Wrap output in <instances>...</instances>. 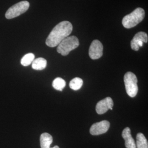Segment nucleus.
<instances>
[{
    "label": "nucleus",
    "mask_w": 148,
    "mask_h": 148,
    "mask_svg": "<svg viewBox=\"0 0 148 148\" xmlns=\"http://www.w3.org/2000/svg\"><path fill=\"white\" fill-rule=\"evenodd\" d=\"M59 148L58 146H57V145H56V146H54L53 148Z\"/></svg>",
    "instance_id": "nucleus-17"
},
{
    "label": "nucleus",
    "mask_w": 148,
    "mask_h": 148,
    "mask_svg": "<svg viewBox=\"0 0 148 148\" xmlns=\"http://www.w3.org/2000/svg\"><path fill=\"white\" fill-rule=\"evenodd\" d=\"M137 140L136 142V148H148V143L144 135L142 133H138L136 137Z\"/></svg>",
    "instance_id": "nucleus-13"
},
{
    "label": "nucleus",
    "mask_w": 148,
    "mask_h": 148,
    "mask_svg": "<svg viewBox=\"0 0 148 148\" xmlns=\"http://www.w3.org/2000/svg\"><path fill=\"white\" fill-rule=\"evenodd\" d=\"M148 41V35L143 32L137 33L131 41V47L133 50L138 51L139 48L142 47L143 43H147Z\"/></svg>",
    "instance_id": "nucleus-7"
},
{
    "label": "nucleus",
    "mask_w": 148,
    "mask_h": 148,
    "mask_svg": "<svg viewBox=\"0 0 148 148\" xmlns=\"http://www.w3.org/2000/svg\"><path fill=\"white\" fill-rule=\"evenodd\" d=\"M52 86L55 90L62 91L66 86V82L63 79L57 77L53 80Z\"/></svg>",
    "instance_id": "nucleus-14"
},
{
    "label": "nucleus",
    "mask_w": 148,
    "mask_h": 148,
    "mask_svg": "<svg viewBox=\"0 0 148 148\" xmlns=\"http://www.w3.org/2000/svg\"><path fill=\"white\" fill-rule=\"evenodd\" d=\"M47 66V60L43 58L34 59L32 63V68L36 70H42Z\"/></svg>",
    "instance_id": "nucleus-12"
},
{
    "label": "nucleus",
    "mask_w": 148,
    "mask_h": 148,
    "mask_svg": "<svg viewBox=\"0 0 148 148\" xmlns=\"http://www.w3.org/2000/svg\"><path fill=\"white\" fill-rule=\"evenodd\" d=\"M103 46L101 41L98 40H93L89 48V56L93 60L99 59L103 54Z\"/></svg>",
    "instance_id": "nucleus-6"
},
{
    "label": "nucleus",
    "mask_w": 148,
    "mask_h": 148,
    "mask_svg": "<svg viewBox=\"0 0 148 148\" xmlns=\"http://www.w3.org/2000/svg\"><path fill=\"white\" fill-rule=\"evenodd\" d=\"M145 17V11L142 8H137L132 13L125 16L122 23L124 27L131 29L136 27L139 23L143 21Z\"/></svg>",
    "instance_id": "nucleus-2"
},
{
    "label": "nucleus",
    "mask_w": 148,
    "mask_h": 148,
    "mask_svg": "<svg viewBox=\"0 0 148 148\" xmlns=\"http://www.w3.org/2000/svg\"><path fill=\"white\" fill-rule=\"evenodd\" d=\"M83 85V80L79 77H75L71 80L69 84L70 88L74 90H79Z\"/></svg>",
    "instance_id": "nucleus-15"
},
{
    "label": "nucleus",
    "mask_w": 148,
    "mask_h": 148,
    "mask_svg": "<svg viewBox=\"0 0 148 148\" xmlns=\"http://www.w3.org/2000/svg\"><path fill=\"white\" fill-rule=\"evenodd\" d=\"M72 31L73 25L70 22L61 21L50 32L46 39V44L50 47H56L64 38L68 37Z\"/></svg>",
    "instance_id": "nucleus-1"
},
{
    "label": "nucleus",
    "mask_w": 148,
    "mask_h": 148,
    "mask_svg": "<svg viewBox=\"0 0 148 148\" xmlns=\"http://www.w3.org/2000/svg\"><path fill=\"white\" fill-rule=\"evenodd\" d=\"M30 6V3L27 1L18 2L11 7L5 13V18L10 19L14 18L27 12Z\"/></svg>",
    "instance_id": "nucleus-5"
},
{
    "label": "nucleus",
    "mask_w": 148,
    "mask_h": 148,
    "mask_svg": "<svg viewBox=\"0 0 148 148\" xmlns=\"http://www.w3.org/2000/svg\"><path fill=\"white\" fill-rule=\"evenodd\" d=\"M122 137L125 140L126 148H137L136 142L131 135V131L129 127L125 128L122 133Z\"/></svg>",
    "instance_id": "nucleus-10"
},
{
    "label": "nucleus",
    "mask_w": 148,
    "mask_h": 148,
    "mask_svg": "<svg viewBox=\"0 0 148 148\" xmlns=\"http://www.w3.org/2000/svg\"><path fill=\"white\" fill-rule=\"evenodd\" d=\"M123 80L127 95L132 98L136 97L138 91V79L136 75L132 72H127L124 76Z\"/></svg>",
    "instance_id": "nucleus-4"
},
{
    "label": "nucleus",
    "mask_w": 148,
    "mask_h": 148,
    "mask_svg": "<svg viewBox=\"0 0 148 148\" xmlns=\"http://www.w3.org/2000/svg\"><path fill=\"white\" fill-rule=\"evenodd\" d=\"M53 142L52 136L48 133H43L40 136V145L41 148H49Z\"/></svg>",
    "instance_id": "nucleus-11"
},
{
    "label": "nucleus",
    "mask_w": 148,
    "mask_h": 148,
    "mask_svg": "<svg viewBox=\"0 0 148 148\" xmlns=\"http://www.w3.org/2000/svg\"><path fill=\"white\" fill-rule=\"evenodd\" d=\"M110 125V122L106 120L95 123L90 128V133L93 136H98L104 134L108 131Z\"/></svg>",
    "instance_id": "nucleus-8"
},
{
    "label": "nucleus",
    "mask_w": 148,
    "mask_h": 148,
    "mask_svg": "<svg viewBox=\"0 0 148 148\" xmlns=\"http://www.w3.org/2000/svg\"><path fill=\"white\" fill-rule=\"evenodd\" d=\"M35 59V55L33 53H27L21 59V63L24 66L30 65Z\"/></svg>",
    "instance_id": "nucleus-16"
},
{
    "label": "nucleus",
    "mask_w": 148,
    "mask_h": 148,
    "mask_svg": "<svg viewBox=\"0 0 148 148\" xmlns=\"http://www.w3.org/2000/svg\"><path fill=\"white\" fill-rule=\"evenodd\" d=\"M79 45V41L77 37L75 36H68L64 38L57 46V51L62 56H66L71 51L78 47Z\"/></svg>",
    "instance_id": "nucleus-3"
},
{
    "label": "nucleus",
    "mask_w": 148,
    "mask_h": 148,
    "mask_svg": "<svg viewBox=\"0 0 148 148\" xmlns=\"http://www.w3.org/2000/svg\"><path fill=\"white\" fill-rule=\"evenodd\" d=\"M114 102L112 98L108 97L105 99L99 101L96 105L95 110L98 114L101 115L105 114L108 110H112Z\"/></svg>",
    "instance_id": "nucleus-9"
}]
</instances>
